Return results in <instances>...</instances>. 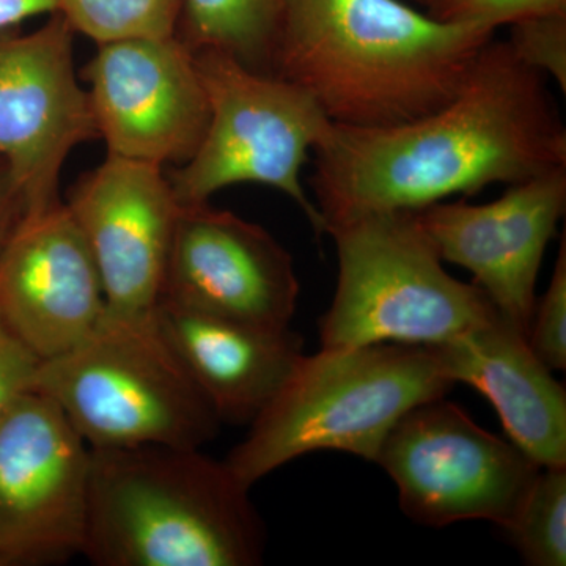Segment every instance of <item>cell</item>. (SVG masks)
I'll use <instances>...</instances> for the list:
<instances>
[{"instance_id": "6da1fadb", "label": "cell", "mask_w": 566, "mask_h": 566, "mask_svg": "<svg viewBox=\"0 0 566 566\" xmlns=\"http://www.w3.org/2000/svg\"><path fill=\"white\" fill-rule=\"evenodd\" d=\"M314 153L311 185L327 233L566 167V129L543 74L493 39L444 106L386 128L334 123Z\"/></svg>"}, {"instance_id": "7a4b0ae2", "label": "cell", "mask_w": 566, "mask_h": 566, "mask_svg": "<svg viewBox=\"0 0 566 566\" xmlns=\"http://www.w3.org/2000/svg\"><path fill=\"white\" fill-rule=\"evenodd\" d=\"M494 32L400 0H286L275 74L337 125L386 128L449 103Z\"/></svg>"}, {"instance_id": "3957f363", "label": "cell", "mask_w": 566, "mask_h": 566, "mask_svg": "<svg viewBox=\"0 0 566 566\" xmlns=\"http://www.w3.org/2000/svg\"><path fill=\"white\" fill-rule=\"evenodd\" d=\"M226 461L200 449H92L82 554L98 566H255L266 532Z\"/></svg>"}, {"instance_id": "277c9868", "label": "cell", "mask_w": 566, "mask_h": 566, "mask_svg": "<svg viewBox=\"0 0 566 566\" xmlns=\"http://www.w3.org/2000/svg\"><path fill=\"white\" fill-rule=\"evenodd\" d=\"M453 382L430 346L322 348L300 364L226 463L244 486L319 450L376 461L398 420Z\"/></svg>"}, {"instance_id": "5b68a950", "label": "cell", "mask_w": 566, "mask_h": 566, "mask_svg": "<svg viewBox=\"0 0 566 566\" xmlns=\"http://www.w3.org/2000/svg\"><path fill=\"white\" fill-rule=\"evenodd\" d=\"M35 389L91 449H202L221 420L163 337L156 314L103 322L70 352L40 363Z\"/></svg>"}, {"instance_id": "8992f818", "label": "cell", "mask_w": 566, "mask_h": 566, "mask_svg": "<svg viewBox=\"0 0 566 566\" xmlns=\"http://www.w3.org/2000/svg\"><path fill=\"white\" fill-rule=\"evenodd\" d=\"M338 255L322 348L439 345L499 315L479 286L442 266L415 211L376 212L327 229Z\"/></svg>"}, {"instance_id": "52a82bcc", "label": "cell", "mask_w": 566, "mask_h": 566, "mask_svg": "<svg viewBox=\"0 0 566 566\" xmlns=\"http://www.w3.org/2000/svg\"><path fill=\"white\" fill-rule=\"evenodd\" d=\"M192 52L210 120L192 158L169 175L180 207L210 202L229 186L262 185L289 196L315 232L326 233L301 172L334 123L296 82L249 69L226 52Z\"/></svg>"}, {"instance_id": "ba28073f", "label": "cell", "mask_w": 566, "mask_h": 566, "mask_svg": "<svg viewBox=\"0 0 566 566\" xmlns=\"http://www.w3.org/2000/svg\"><path fill=\"white\" fill-rule=\"evenodd\" d=\"M375 463L394 480L405 515L428 527L490 521L505 528L542 469L446 397L406 412Z\"/></svg>"}, {"instance_id": "9c48e42d", "label": "cell", "mask_w": 566, "mask_h": 566, "mask_svg": "<svg viewBox=\"0 0 566 566\" xmlns=\"http://www.w3.org/2000/svg\"><path fill=\"white\" fill-rule=\"evenodd\" d=\"M92 449L33 389L0 417V562L40 566L82 554Z\"/></svg>"}, {"instance_id": "30bf717a", "label": "cell", "mask_w": 566, "mask_h": 566, "mask_svg": "<svg viewBox=\"0 0 566 566\" xmlns=\"http://www.w3.org/2000/svg\"><path fill=\"white\" fill-rule=\"evenodd\" d=\"M74 35L59 13L36 31L0 32V158L25 212L61 199L59 182L71 151L99 139L74 66Z\"/></svg>"}, {"instance_id": "8fae6325", "label": "cell", "mask_w": 566, "mask_h": 566, "mask_svg": "<svg viewBox=\"0 0 566 566\" xmlns=\"http://www.w3.org/2000/svg\"><path fill=\"white\" fill-rule=\"evenodd\" d=\"M96 46L84 77L107 155L163 169L188 163L210 120L191 48L178 35Z\"/></svg>"}, {"instance_id": "7c38bea8", "label": "cell", "mask_w": 566, "mask_h": 566, "mask_svg": "<svg viewBox=\"0 0 566 566\" xmlns=\"http://www.w3.org/2000/svg\"><path fill=\"white\" fill-rule=\"evenodd\" d=\"M297 297L293 256L263 227L210 202L180 208L159 303L283 329Z\"/></svg>"}, {"instance_id": "4fadbf2b", "label": "cell", "mask_w": 566, "mask_h": 566, "mask_svg": "<svg viewBox=\"0 0 566 566\" xmlns=\"http://www.w3.org/2000/svg\"><path fill=\"white\" fill-rule=\"evenodd\" d=\"M65 205L102 275L106 315L155 316L181 208L163 167L107 155Z\"/></svg>"}, {"instance_id": "5bb4252c", "label": "cell", "mask_w": 566, "mask_h": 566, "mask_svg": "<svg viewBox=\"0 0 566 566\" xmlns=\"http://www.w3.org/2000/svg\"><path fill=\"white\" fill-rule=\"evenodd\" d=\"M566 210V167L513 182L483 205L434 203L415 211L442 262L474 275L499 314L528 334L547 244Z\"/></svg>"}, {"instance_id": "9a60e30c", "label": "cell", "mask_w": 566, "mask_h": 566, "mask_svg": "<svg viewBox=\"0 0 566 566\" xmlns=\"http://www.w3.org/2000/svg\"><path fill=\"white\" fill-rule=\"evenodd\" d=\"M106 294L80 227L61 199L24 212L0 252V316L40 363L84 342Z\"/></svg>"}, {"instance_id": "2e32d148", "label": "cell", "mask_w": 566, "mask_h": 566, "mask_svg": "<svg viewBox=\"0 0 566 566\" xmlns=\"http://www.w3.org/2000/svg\"><path fill=\"white\" fill-rule=\"evenodd\" d=\"M430 349L453 385L485 395L513 444L542 468H566L565 387L516 326L499 314Z\"/></svg>"}, {"instance_id": "e0dca14e", "label": "cell", "mask_w": 566, "mask_h": 566, "mask_svg": "<svg viewBox=\"0 0 566 566\" xmlns=\"http://www.w3.org/2000/svg\"><path fill=\"white\" fill-rule=\"evenodd\" d=\"M156 324L221 423L251 424L300 364L290 327L253 326L159 303Z\"/></svg>"}, {"instance_id": "ac0fdd59", "label": "cell", "mask_w": 566, "mask_h": 566, "mask_svg": "<svg viewBox=\"0 0 566 566\" xmlns=\"http://www.w3.org/2000/svg\"><path fill=\"white\" fill-rule=\"evenodd\" d=\"M286 0H182L177 35L192 51L226 52L260 73L275 74Z\"/></svg>"}, {"instance_id": "d6986e66", "label": "cell", "mask_w": 566, "mask_h": 566, "mask_svg": "<svg viewBox=\"0 0 566 566\" xmlns=\"http://www.w3.org/2000/svg\"><path fill=\"white\" fill-rule=\"evenodd\" d=\"M55 13L96 44L166 39L177 35L182 0H57Z\"/></svg>"}, {"instance_id": "ffe728a7", "label": "cell", "mask_w": 566, "mask_h": 566, "mask_svg": "<svg viewBox=\"0 0 566 566\" xmlns=\"http://www.w3.org/2000/svg\"><path fill=\"white\" fill-rule=\"evenodd\" d=\"M524 564L566 565V468H542L509 526Z\"/></svg>"}, {"instance_id": "44dd1931", "label": "cell", "mask_w": 566, "mask_h": 566, "mask_svg": "<svg viewBox=\"0 0 566 566\" xmlns=\"http://www.w3.org/2000/svg\"><path fill=\"white\" fill-rule=\"evenodd\" d=\"M528 346L549 370H566V238L562 237L553 277L536 301L527 334Z\"/></svg>"}, {"instance_id": "7402d4cb", "label": "cell", "mask_w": 566, "mask_h": 566, "mask_svg": "<svg viewBox=\"0 0 566 566\" xmlns=\"http://www.w3.org/2000/svg\"><path fill=\"white\" fill-rule=\"evenodd\" d=\"M509 43L521 62L547 74L566 92V11L542 14L512 24Z\"/></svg>"}, {"instance_id": "603a6c76", "label": "cell", "mask_w": 566, "mask_h": 566, "mask_svg": "<svg viewBox=\"0 0 566 566\" xmlns=\"http://www.w3.org/2000/svg\"><path fill=\"white\" fill-rule=\"evenodd\" d=\"M564 11L566 0H434L427 13L439 21L497 29L527 18Z\"/></svg>"}, {"instance_id": "cb8c5ba5", "label": "cell", "mask_w": 566, "mask_h": 566, "mask_svg": "<svg viewBox=\"0 0 566 566\" xmlns=\"http://www.w3.org/2000/svg\"><path fill=\"white\" fill-rule=\"evenodd\" d=\"M40 359L17 337L0 316V417L35 389Z\"/></svg>"}, {"instance_id": "d4e9b609", "label": "cell", "mask_w": 566, "mask_h": 566, "mask_svg": "<svg viewBox=\"0 0 566 566\" xmlns=\"http://www.w3.org/2000/svg\"><path fill=\"white\" fill-rule=\"evenodd\" d=\"M25 212L24 199L7 163L0 158V252Z\"/></svg>"}, {"instance_id": "484cf974", "label": "cell", "mask_w": 566, "mask_h": 566, "mask_svg": "<svg viewBox=\"0 0 566 566\" xmlns=\"http://www.w3.org/2000/svg\"><path fill=\"white\" fill-rule=\"evenodd\" d=\"M57 9V0H0V32L17 31L22 22L52 14Z\"/></svg>"}, {"instance_id": "4316f807", "label": "cell", "mask_w": 566, "mask_h": 566, "mask_svg": "<svg viewBox=\"0 0 566 566\" xmlns=\"http://www.w3.org/2000/svg\"><path fill=\"white\" fill-rule=\"evenodd\" d=\"M417 3H422L423 7H427V10L430 9L431 6H433L434 0H415Z\"/></svg>"}, {"instance_id": "83f0119b", "label": "cell", "mask_w": 566, "mask_h": 566, "mask_svg": "<svg viewBox=\"0 0 566 566\" xmlns=\"http://www.w3.org/2000/svg\"><path fill=\"white\" fill-rule=\"evenodd\" d=\"M0 566H3V565H2V562H0Z\"/></svg>"}]
</instances>
